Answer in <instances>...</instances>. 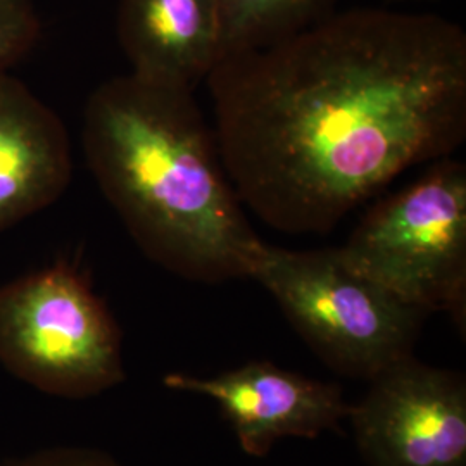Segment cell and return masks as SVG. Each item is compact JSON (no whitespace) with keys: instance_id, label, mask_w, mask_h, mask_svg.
<instances>
[{"instance_id":"3957f363","label":"cell","mask_w":466,"mask_h":466,"mask_svg":"<svg viewBox=\"0 0 466 466\" xmlns=\"http://www.w3.org/2000/svg\"><path fill=\"white\" fill-rule=\"evenodd\" d=\"M250 279L273 296L321 361L367 382L415 356L429 317L356 271L339 248L290 250L265 244Z\"/></svg>"},{"instance_id":"ba28073f","label":"cell","mask_w":466,"mask_h":466,"mask_svg":"<svg viewBox=\"0 0 466 466\" xmlns=\"http://www.w3.org/2000/svg\"><path fill=\"white\" fill-rule=\"evenodd\" d=\"M73 177L66 127L9 73L0 75V232L59 199Z\"/></svg>"},{"instance_id":"277c9868","label":"cell","mask_w":466,"mask_h":466,"mask_svg":"<svg viewBox=\"0 0 466 466\" xmlns=\"http://www.w3.org/2000/svg\"><path fill=\"white\" fill-rule=\"evenodd\" d=\"M339 249L398 299L465 329V165L433 161L415 184L375 204Z\"/></svg>"},{"instance_id":"52a82bcc","label":"cell","mask_w":466,"mask_h":466,"mask_svg":"<svg viewBox=\"0 0 466 466\" xmlns=\"http://www.w3.org/2000/svg\"><path fill=\"white\" fill-rule=\"evenodd\" d=\"M165 385L218 402L242 450L256 458L267 456L285 437L315 439L337 431L350 413V404L339 385L308 379L269 361H252L209 379L173 373Z\"/></svg>"},{"instance_id":"7a4b0ae2","label":"cell","mask_w":466,"mask_h":466,"mask_svg":"<svg viewBox=\"0 0 466 466\" xmlns=\"http://www.w3.org/2000/svg\"><path fill=\"white\" fill-rule=\"evenodd\" d=\"M82 144L102 194L150 261L192 282L250 279L267 242L192 92L115 76L85 104Z\"/></svg>"},{"instance_id":"5b68a950","label":"cell","mask_w":466,"mask_h":466,"mask_svg":"<svg viewBox=\"0 0 466 466\" xmlns=\"http://www.w3.org/2000/svg\"><path fill=\"white\" fill-rule=\"evenodd\" d=\"M0 363L40 392L66 400L125 380L115 318L63 263L0 287Z\"/></svg>"},{"instance_id":"30bf717a","label":"cell","mask_w":466,"mask_h":466,"mask_svg":"<svg viewBox=\"0 0 466 466\" xmlns=\"http://www.w3.org/2000/svg\"><path fill=\"white\" fill-rule=\"evenodd\" d=\"M337 4L339 0H218L221 57L294 38L335 15Z\"/></svg>"},{"instance_id":"8fae6325","label":"cell","mask_w":466,"mask_h":466,"mask_svg":"<svg viewBox=\"0 0 466 466\" xmlns=\"http://www.w3.org/2000/svg\"><path fill=\"white\" fill-rule=\"evenodd\" d=\"M38 35L32 0H0V75L30 52Z\"/></svg>"},{"instance_id":"7c38bea8","label":"cell","mask_w":466,"mask_h":466,"mask_svg":"<svg viewBox=\"0 0 466 466\" xmlns=\"http://www.w3.org/2000/svg\"><path fill=\"white\" fill-rule=\"evenodd\" d=\"M7 466H123L106 451L63 446L38 451Z\"/></svg>"},{"instance_id":"6da1fadb","label":"cell","mask_w":466,"mask_h":466,"mask_svg":"<svg viewBox=\"0 0 466 466\" xmlns=\"http://www.w3.org/2000/svg\"><path fill=\"white\" fill-rule=\"evenodd\" d=\"M218 149L265 225L325 235L410 167L466 138V34L446 17L360 7L206 78Z\"/></svg>"},{"instance_id":"9c48e42d","label":"cell","mask_w":466,"mask_h":466,"mask_svg":"<svg viewBox=\"0 0 466 466\" xmlns=\"http://www.w3.org/2000/svg\"><path fill=\"white\" fill-rule=\"evenodd\" d=\"M117 40L132 75L196 92L221 57L218 0H119Z\"/></svg>"},{"instance_id":"8992f818","label":"cell","mask_w":466,"mask_h":466,"mask_svg":"<svg viewBox=\"0 0 466 466\" xmlns=\"http://www.w3.org/2000/svg\"><path fill=\"white\" fill-rule=\"evenodd\" d=\"M350 404L356 444L370 466H466V380L415 356L368 380Z\"/></svg>"},{"instance_id":"4fadbf2b","label":"cell","mask_w":466,"mask_h":466,"mask_svg":"<svg viewBox=\"0 0 466 466\" xmlns=\"http://www.w3.org/2000/svg\"><path fill=\"white\" fill-rule=\"evenodd\" d=\"M389 2H433V0H389Z\"/></svg>"}]
</instances>
